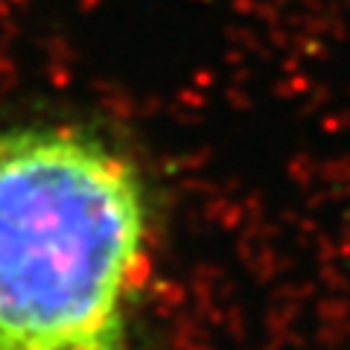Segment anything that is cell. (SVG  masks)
I'll return each mask as SVG.
<instances>
[{"mask_svg": "<svg viewBox=\"0 0 350 350\" xmlns=\"http://www.w3.org/2000/svg\"><path fill=\"white\" fill-rule=\"evenodd\" d=\"M144 269L123 155L73 129L0 131V350H129Z\"/></svg>", "mask_w": 350, "mask_h": 350, "instance_id": "obj_1", "label": "cell"}]
</instances>
